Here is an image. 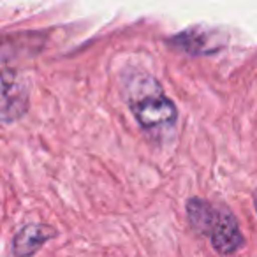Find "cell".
Wrapping results in <instances>:
<instances>
[{"label": "cell", "mask_w": 257, "mask_h": 257, "mask_svg": "<svg viewBox=\"0 0 257 257\" xmlns=\"http://www.w3.org/2000/svg\"><path fill=\"white\" fill-rule=\"evenodd\" d=\"M123 95L128 109L143 131L150 134L168 133L178 121V109L166 95L161 83L147 71L123 74Z\"/></svg>", "instance_id": "obj_1"}, {"label": "cell", "mask_w": 257, "mask_h": 257, "mask_svg": "<svg viewBox=\"0 0 257 257\" xmlns=\"http://www.w3.org/2000/svg\"><path fill=\"white\" fill-rule=\"evenodd\" d=\"M189 225L199 236H206L220 255H231L245 245L234 213L227 206H217L203 197H190L185 203Z\"/></svg>", "instance_id": "obj_2"}, {"label": "cell", "mask_w": 257, "mask_h": 257, "mask_svg": "<svg viewBox=\"0 0 257 257\" xmlns=\"http://www.w3.org/2000/svg\"><path fill=\"white\" fill-rule=\"evenodd\" d=\"M166 44L190 57L215 55L227 46V34L218 27L192 25L175 36L168 37Z\"/></svg>", "instance_id": "obj_3"}, {"label": "cell", "mask_w": 257, "mask_h": 257, "mask_svg": "<svg viewBox=\"0 0 257 257\" xmlns=\"http://www.w3.org/2000/svg\"><path fill=\"white\" fill-rule=\"evenodd\" d=\"M29 109L27 86L16 78L15 72L4 69L2 72V121L11 123L23 116Z\"/></svg>", "instance_id": "obj_4"}, {"label": "cell", "mask_w": 257, "mask_h": 257, "mask_svg": "<svg viewBox=\"0 0 257 257\" xmlns=\"http://www.w3.org/2000/svg\"><path fill=\"white\" fill-rule=\"evenodd\" d=\"M57 236L51 225L48 224H27L13 236V255L32 257L44 243Z\"/></svg>", "instance_id": "obj_5"}, {"label": "cell", "mask_w": 257, "mask_h": 257, "mask_svg": "<svg viewBox=\"0 0 257 257\" xmlns=\"http://www.w3.org/2000/svg\"><path fill=\"white\" fill-rule=\"evenodd\" d=\"M252 199H253V208H255V211H257V189L253 190V197H252Z\"/></svg>", "instance_id": "obj_6"}]
</instances>
